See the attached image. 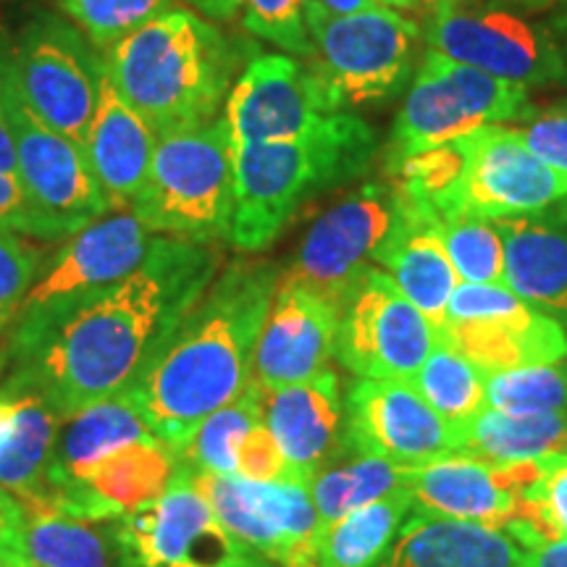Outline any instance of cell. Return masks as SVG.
<instances>
[{
    "mask_svg": "<svg viewBox=\"0 0 567 567\" xmlns=\"http://www.w3.org/2000/svg\"><path fill=\"white\" fill-rule=\"evenodd\" d=\"M27 517L32 567H111L109 544L92 528V523L30 509Z\"/></svg>",
    "mask_w": 567,
    "mask_h": 567,
    "instance_id": "cell-35",
    "label": "cell"
},
{
    "mask_svg": "<svg viewBox=\"0 0 567 567\" xmlns=\"http://www.w3.org/2000/svg\"><path fill=\"white\" fill-rule=\"evenodd\" d=\"M408 205L410 195L394 179L365 182L316 218L284 274L329 300L339 313L358 281L379 268V255Z\"/></svg>",
    "mask_w": 567,
    "mask_h": 567,
    "instance_id": "cell-13",
    "label": "cell"
},
{
    "mask_svg": "<svg viewBox=\"0 0 567 567\" xmlns=\"http://www.w3.org/2000/svg\"><path fill=\"white\" fill-rule=\"evenodd\" d=\"M452 431L455 452L492 465H526L567 452V415H515L486 405Z\"/></svg>",
    "mask_w": 567,
    "mask_h": 567,
    "instance_id": "cell-30",
    "label": "cell"
},
{
    "mask_svg": "<svg viewBox=\"0 0 567 567\" xmlns=\"http://www.w3.org/2000/svg\"><path fill=\"white\" fill-rule=\"evenodd\" d=\"M557 111H565V113H567V97H565V101H563V103H559V105H557Z\"/></svg>",
    "mask_w": 567,
    "mask_h": 567,
    "instance_id": "cell-55",
    "label": "cell"
},
{
    "mask_svg": "<svg viewBox=\"0 0 567 567\" xmlns=\"http://www.w3.org/2000/svg\"><path fill=\"white\" fill-rule=\"evenodd\" d=\"M442 243L457 279L467 284H505V243L494 221L450 218Z\"/></svg>",
    "mask_w": 567,
    "mask_h": 567,
    "instance_id": "cell-38",
    "label": "cell"
},
{
    "mask_svg": "<svg viewBox=\"0 0 567 567\" xmlns=\"http://www.w3.org/2000/svg\"><path fill=\"white\" fill-rule=\"evenodd\" d=\"M450 3H457V0H417V9H442V6H450Z\"/></svg>",
    "mask_w": 567,
    "mask_h": 567,
    "instance_id": "cell-52",
    "label": "cell"
},
{
    "mask_svg": "<svg viewBox=\"0 0 567 567\" xmlns=\"http://www.w3.org/2000/svg\"><path fill=\"white\" fill-rule=\"evenodd\" d=\"M24 208V193L13 174H0V229H13L21 218Z\"/></svg>",
    "mask_w": 567,
    "mask_h": 567,
    "instance_id": "cell-46",
    "label": "cell"
},
{
    "mask_svg": "<svg viewBox=\"0 0 567 567\" xmlns=\"http://www.w3.org/2000/svg\"><path fill=\"white\" fill-rule=\"evenodd\" d=\"M530 471L534 463L492 465L452 452L410 467L408 488L413 494V513L507 528L520 523L523 488Z\"/></svg>",
    "mask_w": 567,
    "mask_h": 567,
    "instance_id": "cell-20",
    "label": "cell"
},
{
    "mask_svg": "<svg viewBox=\"0 0 567 567\" xmlns=\"http://www.w3.org/2000/svg\"><path fill=\"white\" fill-rule=\"evenodd\" d=\"M27 520L24 505L0 486V567H32Z\"/></svg>",
    "mask_w": 567,
    "mask_h": 567,
    "instance_id": "cell-44",
    "label": "cell"
},
{
    "mask_svg": "<svg viewBox=\"0 0 567 567\" xmlns=\"http://www.w3.org/2000/svg\"><path fill=\"white\" fill-rule=\"evenodd\" d=\"M130 210L158 237L229 243L234 140L224 113L195 130L158 137L151 172Z\"/></svg>",
    "mask_w": 567,
    "mask_h": 567,
    "instance_id": "cell-7",
    "label": "cell"
},
{
    "mask_svg": "<svg viewBox=\"0 0 567 567\" xmlns=\"http://www.w3.org/2000/svg\"><path fill=\"white\" fill-rule=\"evenodd\" d=\"M176 455L161 442L124 446L97 467L84 484L55 494L40 513H55L84 523H109L166 492Z\"/></svg>",
    "mask_w": 567,
    "mask_h": 567,
    "instance_id": "cell-26",
    "label": "cell"
},
{
    "mask_svg": "<svg viewBox=\"0 0 567 567\" xmlns=\"http://www.w3.org/2000/svg\"><path fill=\"white\" fill-rule=\"evenodd\" d=\"M155 237L158 234L147 229L132 210H113L66 239L38 274L3 334L0 379L30 358L80 305L132 274L145 260Z\"/></svg>",
    "mask_w": 567,
    "mask_h": 567,
    "instance_id": "cell-6",
    "label": "cell"
},
{
    "mask_svg": "<svg viewBox=\"0 0 567 567\" xmlns=\"http://www.w3.org/2000/svg\"><path fill=\"white\" fill-rule=\"evenodd\" d=\"M410 384L450 425L486 408V373L442 339Z\"/></svg>",
    "mask_w": 567,
    "mask_h": 567,
    "instance_id": "cell-34",
    "label": "cell"
},
{
    "mask_svg": "<svg viewBox=\"0 0 567 567\" xmlns=\"http://www.w3.org/2000/svg\"><path fill=\"white\" fill-rule=\"evenodd\" d=\"M224 268L216 245L155 237L145 260L71 313L0 379L38 392L59 421L132 389Z\"/></svg>",
    "mask_w": 567,
    "mask_h": 567,
    "instance_id": "cell-1",
    "label": "cell"
},
{
    "mask_svg": "<svg viewBox=\"0 0 567 567\" xmlns=\"http://www.w3.org/2000/svg\"><path fill=\"white\" fill-rule=\"evenodd\" d=\"M337 323L334 305L281 274L255 350V384L271 392L326 371L334 358Z\"/></svg>",
    "mask_w": 567,
    "mask_h": 567,
    "instance_id": "cell-21",
    "label": "cell"
},
{
    "mask_svg": "<svg viewBox=\"0 0 567 567\" xmlns=\"http://www.w3.org/2000/svg\"><path fill=\"white\" fill-rule=\"evenodd\" d=\"M439 337L484 373L555 365L567 354L565 326L530 308L507 284L460 281Z\"/></svg>",
    "mask_w": 567,
    "mask_h": 567,
    "instance_id": "cell-14",
    "label": "cell"
},
{
    "mask_svg": "<svg viewBox=\"0 0 567 567\" xmlns=\"http://www.w3.org/2000/svg\"><path fill=\"white\" fill-rule=\"evenodd\" d=\"M517 538L523 542L517 567H567V538H542L536 534Z\"/></svg>",
    "mask_w": 567,
    "mask_h": 567,
    "instance_id": "cell-45",
    "label": "cell"
},
{
    "mask_svg": "<svg viewBox=\"0 0 567 567\" xmlns=\"http://www.w3.org/2000/svg\"><path fill=\"white\" fill-rule=\"evenodd\" d=\"M425 42L429 51L523 90L567 80V59L551 34L502 9L442 6L431 13Z\"/></svg>",
    "mask_w": 567,
    "mask_h": 567,
    "instance_id": "cell-17",
    "label": "cell"
},
{
    "mask_svg": "<svg viewBox=\"0 0 567 567\" xmlns=\"http://www.w3.org/2000/svg\"><path fill=\"white\" fill-rule=\"evenodd\" d=\"M308 0H243L245 30L255 38L274 42L295 59H313L308 21H305Z\"/></svg>",
    "mask_w": 567,
    "mask_h": 567,
    "instance_id": "cell-40",
    "label": "cell"
},
{
    "mask_svg": "<svg viewBox=\"0 0 567 567\" xmlns=\"http://www.w3.org/2000/svg\"><path fill=\"white\" fill-rule=\"evenodd\" d=\"M264 423L279 444L289 473L310 484L342 450L344 394L337 371L326 368L313 379L264 392Z\"/></svg>",
    "mask_w": 567,
    "mask_h": 567,
    "instance_id": "cell-22",
    "label": "cell"
},
{
    "mask_svg": "<svg viewBox=\"0 0 567 567\" xmlns=\"http://www.w3.org/2000/svg\"><path fill=\"white\" fill-rule=\"evenodd\" d=\"M520 551L509 528L413 513L379 567H517Z\"/></svg>",
    "mask_w": 567,
    "mask_h": 567,
    "instance_id": "cell-28",
    "label": "cell"
},
{
    "mask_svg": "<svg viewBox=\"0 0 567 567\" xmlns=\"http://www.w3.org/2000/svg\"><path fill=\"white\" fill-rule=\"evenodd\" d=\"M103 55L55 13H34L21 27L11 53L0 55V74L42 124L84 142L97 97Z\"/></svg>",
    "mask_w": 567,
    "mask_h": 567,
    "instance_id": "cell-12",
    "label": "cell"
},
{
    "mask_svg": "<svg viewBox=\"0 0 567 567\" xmlns=\"http://www.w3.org/2000/svg\"><path fill=\"white\" fill-rule=\"evenodd\" d=\"M0 92L17 151V179L24 193L17 231L59 243L113 213L80 142L42 124L3 74Z\"/></svg>",
    "mask_w": 567,
    "mask_h": 567,
    "instance_id": "cell-8",
    "label": "cell"
},
{
    "mask_svg": "<svg viewBox=\"0 0 567 567\" xmlns=\"http://www.w3.org/2000/svg\"><path fill=\"white\" fill-rule=\"evenodd\" d=\"M59 415L38 392L0 389V486L27 509L45 496Z\"/></svg>",
    "mask_w": 567,
    "mask_h": 567,
    "instance_id": "cell-29",
    "label": "cell"
},
{
    "mask_svg": "<svg viewBox=\"0 0 567 567\" xmlns=\"http://www.w3.org/2000/svg\"><path fill=\"white\" fill-rule=\"evenodd\" d=\"M155 145L158 134L132 109L111 82L109 71L101 66L95 111L82 147L103 195L109 197L111 210H130L137 200L151 172Z\"/></svg>",
    "mask_w": 567,
    "mask_h": 567,
    "instance_id": "cell-23",
    "label": "cell"
},
{
    "mask_svg": "<svg viewBox=\"0 0 567 567\" xmlns=\"http://www.w3.org/2000/svg\"><path fill=\"white\" fill-rule=\"evenodd\" d=\"M507 3H515V6H528V9H544V6L559 3V0H507Z\"/></svg>",
    "mask_w": 567,
    "mask_h": 567,
    "instance_id": "cell-51",
    "label": "cell"
},
{
    "mask_svg": "<svg viewBox=\"0 0 567 567\" xmlns=\"http://www.w3.org/2000/svg\"><path fill=\"white\" fill-rule=\"evenodd\" d=\"M305 21L313 40V59L308 63L339 111L389 101L413 74L421 30L394 9L371 6L337 17L308 0Z\"/></svg>",
    "mask_w": 567,
    "mask_h": 567,
    "instance_id": "cell-9",
    "label": "cell"
},
{
    "mask_svg": "<svg viewBox=\"0 0 567 567\" xmlns=\"http://www.w3.org/2000/svg\"><path fill=\"white\" fill-rule=\"evenodd\" d=\"M331 113L342 111L313 66L281 53H260L247 61L224 103L234 145L305 137Z\"/></svg>",
    "mask_w": 567,
    "mask_h": 567,
    "instance_id": "cell-18",
    "label": "cell"
},
{
    "mask_svg": "<svg viewBox=\"0 0 567 567\" xmlns=\"http://www.w3.org/2000/svg\"><path fill=\"white\" fill-rule=\"evenodd\" d=\"M258 423H264V389L250 381L237 400L197 425L193 439L176 455V465L193 473L231 476L237 473L239 446Z\"/></svg>",
    "mask_w": 567,
    "mask_h": 567,
    "instance_id": "cell-33",
    "label": "cell"
},
{
    "mask_svg": "<svg viewBox=\"0 0 567 567\" xmlns=\"http://www.w3.org/2000/svg\"><path fill=\"white\" fill-rule=\"evenodd\" d=\"M342 450L415 467L455 452V431L410 381L358 379L344 394Z\"/></svg>",
    "mask_w": 567,
    "mask_h": 567,
    "instance_id": "cell-19",
    "label": "cell"
},
{
    "mask_svg": "<svg viewBox=\"0 0 567 567\" xmlns=\"http://www.w3.org/2000/svg\"><path fill=\"white\" fill-rule=\"evenodd\" d=\"M373 3L386 6V9H417V0H373Z\"/></svg>",
    "mask_w": 567,
    "mask_h": 567,
    "instance_id": "cell-50",
    "label": "cell"
},
{
    "mask_svg": "<svg viewBox=\"0 0 567 567\" xmlns=\"http://www.w3.org/2000/svg\"><path fill=\"white\" fill-rule=\"evenodd\" d=\"M184 3L210 21H229L243 11V0H184Z\"/></svg>",
    "mask_w": 567,
    "mask_h": 567,
    "instance_id": "cell-47",
    "label": "cell"
},
{
    "mask_svg": "<svg viewBox=\"0 0 567 567\" xmlns=\"http://www.w3.org/2000/svg\"><path fill=\"white\" fill-rule=\"evenodd\" d=\"M408 481L410 467L405 465L389 463L384 457L339 450L310 478V496H313L318 515V542H321L323 530H329L352 509L400 492V488L408 486Z\"/></svg>",
    "mask_w": 567,
    "mask_h": 567,
    "instance_id": "cell-31",
    "label": "cell"
},
{
    "mask_svg": "<svg viewBox=\"0 0 567 567\" xmlns=\"http://www.w3.org/2000/svg\"><path fill=\"white\" fill-rule=\"evenodd\" d=\"M544 163L567 176V113L551 109L517 130Z\"/></svg>",
    "mask_w": 567,
    "mask_h": 567,
    "instance_id": "cell-43",
    "label": "cell"
},
{
    "mask_svg": "<svg viewBox=\"0 0 567 567\" xmlns=\"http://www.w3.org/2000/svg\"><path fill=\"white\" fill-rule=\"evenodd\" d=\"M559 368H563V373H565V379H567V354L563 360H559Z\"/></svg>",
    "mask_w": 567,
    "mask_h": 567,
    "instance_id": "cell-54",
    "label": "cell"
},
{
    "mask_svg": "<svg viewBox=\"0 0 567 567\" xmlns=\"http://www.w3.org/2000/svg\"><path fill=\"white\" fill-rule=\"evenodd\" d=\"M266 567H274V565H266Z\"/></svg>",
    "mask_w": 567,
    "mask_h": 567,
    "instance_id": "cell-56",
    "label": "cell"
},
{
    "mask_svg": "<svg viewBox=\"0 0 567 567\" xmlns=\"http://www.w3.org/2000/svg\"><path fill=\"white\" fill-rule=\"evenodd\" d=\"M42 250L24 234L0 229V337L9 331L21 302L38 279Z\"/></svg>",
    "mask_w": 567,
    "mask_h": 567,
    "instance_id": "cell-41",
    "label": "cell"
},
{
    "mask_svg": "<svg viewBox=\"0 0 567 567\" xmlns=\"http://www.w3.org/2000/svg\"><path fill=\"white\" fill-rule=\"evenodd\" d=\"M61 9L92 48L105 53L147 21L174 9V0H61Z\"/></svg>",
    "mask_w": 567,
    "mask_h": 567,
    "instance_id": "cell-37",
    "label": "cell"
},
{
    "mask_svg": "<svg viewBox=\"0 0 567 567\" xmlns=\"http://www.w3.org/2000/svg\"><path fill=\"white\" fill-rule=\"evenodd\" d=\"M413 515L410 488L352 509L323 530L316 551V567H379Z\"/></svg>",
    "mask_w": 567,
    "mask_h": 567,
    "instance_id": "cell-32",
    "label": "cell"
},
{
    "mask_svg": "<svg viewBox=\"0 0 567 567\" xmlns=\"http://www.w3.org/2000/svg\"><path fill=\"white\" fill-rule=\"evenodd\" d=\"M318 6H323L329 13H337V17H344V13H358L363 9H371V6H379L373 3V0H316Z\"/></svg>",
    "mask_w": 567,
    "mask_h": 567,
    "instance_id": "cell-49",
    "label": "cell"
},
{
    "mask_svg": "<svg viewBox=\"0 0 567 567\" xmlns=\"http://www.w3.org/2000/svg\"><path fill=\"white\" fill-rule=\"evenodd\" d=\"M116 567H266L218 520L193 473L176 465L166 492L109 520Z\"/></svg>",
    "mask_w": 567,
    "mask_h": 567,
    "instance_id": "cell-11",
    "label": "cell"
},
{
    "mask_svg": "<svg viewBox=\"0 0 567 567\" xmlns=\"http://www.w3.org/2000/svg\"><path fill=\"white\" fill-rule=\"evenodd\" d=\"M193 478L218 520L252 555L274 567H316L318 515L308 481L292 473L276 481L237 473H193Z\"/></svg>",
    "mask_w": 567,
    "mask_h": 567,
    "instance_id": "cell-16",
    "label": "cell"
},
{
    "mask_svg": "<svg viewBox=\"0 0 567 567\" xmlns=\"http://www.w3.org/2000/svg\"><path fill=\"white\" fill-rule=\"evenodd\" d=\"M559 30H563V32H565V40H567V17H563V19H559Z\"/></svg>",
    "mask_w": 567,
    "mask_h": 567,
    "instance_id": "cell-53",
    "label": "cell"
},
{
    "mask_svg": "<svg viewBox=\"0 0 567 567\" xmlns=\"http://www.w3.org/2000/svg\"><path fill=\"white\" fill-rule=\"evenodd\" d=\"M505 243V284L567 329V200L494 221Z\"/></svg>",
    "mask_w": 567,
    "mask_h": 567,
    "instance_id": "cell-24",
    "label": "cell"
},
{
    "mask_svg": "<svg viewBox=\"0 0 567 567\" xmlns=\"http://www.w3.org/2000/svg\"><path fill=\"white\" fill-rule=\"evenodd\" d=\"M237 476L250 481H276L289 476V467L266 423H258L247 434L237 455Z\"/></svg>",
    "mask_w": 567,
    "mask_h": 567,
    "instance_id": "cell-42",
    "label": "cell"
},
{
    "mask_svg": "<svg viewBox=\"0 0 567 567\" xmlns=\"http://www.w3.org/2000/svg\"><path fill=\"white\" fill-rule=\"evenodd\" d=\"M386 174L442 221H499L567 200V176L538 158L520 132L502 124L417 153Z\"/></svg>",
    "mask_w": 567,
    "mask_h": 567,
    "instance_id": "cell-5",
    "label": "cell"
},
{
    "mask_svg": "<svg viewBox=\"0 0 567 567\" xmlns=\"http://www.w3.org/2000/svg\"><path fill=\"white\" fill-rule=\"evenodd\" d=\"M142 442H161V439L145 423L130 389L61 421L48 465L45 496L30 513L45 509L55 494L84 484L105 460L122 452L124 446Z\"/></svg>",
    "mask_w": 567,
    "mask_h": 567,
    "instance_id": "cell-25",
    "label": "cell"
},
{
    "mask_svg": "<svg viewBox=\"0 0 567 567\" xmlns=\"http://www.w3.org/2000/svg\"><path fill=\"white\" fill-rule=\"evenodd\" d=\"M103 66L132 109L166 137L218 116L243 53L216 21L174 6L105 51Z\"/></svg>",
    "mask_w": 567,
    "mask_h": 567,
    "instance_id": "cell-3",
    "label": "cell"
},
{
    "mask_svg": "<svg viewBox=\"0 0 567 567\" xmlns=\"http://www.w3.org/2000/svg\"><path fill=\"white\" fill-rule=\"evenodd\" d=\"M379 268L392 276L402 295L442 331L460 279L444 250L442 218L434 210L410 197L405 218L379 255Z\"/></svg>",
    "mask_w": 567,
    "mask_h": 567,
    "instance_id": "cell-27",
    "label": "cell"
},
{
    "mask_svg": "<svg viewBox=\"0 0 567 567\" xmlns=\"http://www.w3.org/2000/svg\"><path fill=\"white\" fill-rule=\"evenodd\" d=\"M0 174L17 176V151H13V137H11L9 116H6L3 92H0Z\"/></svg>",
    "mask_w": 567,
    "mask_h": 567,
    "instance_id": "cell-48",
    "label": "cell"
},
{
    "mask_svg": "<svg viewBox=\"0 0 567 567\" xmlns=\"http://www.w3.org/2000/svg\"><path fill=\"white\" fill-rule=\"evenodd\" d=\"M439 339L392 276L371 268L339 308L334 358L358 379L413 381Z\"/></svg>",
    "mask_w": 567,
    "mask_h": 567,
    "instance_id": "cell-15",
    "label": "cell"
},
{
    "mask_svg": "<svg viewBox=\"0 0 567 567\" xmlns=\"http://www.w3.org/2000/svg\"><path fill=\"white\" fill-rule=\"evenodd\" d=\"M486 405L515 415H567V379L559 363L486 373Z\"/></svg>",
    "mask_w": 567,
    "mask_h": 567,
    "instance_id": "cell-36",
    "label": "cell"
},
{
    "mask_svg": "<svg viewBox=\"0 0 567 567\" xmlns=\"http://www.w3.org/2000/svg\"><path fill=\"white\" fill-rule=\"evenodd\" d=\"M520 523L542 538H567V452L534 463L523 488Z\"/></svg>",
    "mask_w": 567,
    "mask_h": 567,
    "instance_id": "cell-39",
    "label": "cell"
},
{
    "mask_svg": "<svg viewBox=\"0 0 567 567\" xmlns=\"http://www.w3.org/2000/svg\"><path fill=\"white\" fill-rule=\"evenodd\" d=\"M279 279L271 260L226 264L130 389L145 423L174 455L205 417L237 400L252 381L255 350Z\"/></svg>",
    "mask_w": 567,
    "mask_h": 567,
    "instance_id": "cell-2",
    "label": "cell"
},
{
    "mask_svg": "<svg viewBox=\"0 0 567 567\" xmlns=\"http://www.w3.org/2000/svg\"><path fill=\"white\" fill-rule=\"evenodd\" d=\"M534 116L528 92L436 51H425L386 142V172L484 126Z\"/></svg>",
    "mask_w": 567,
    "mask_h": 567,
    "instance_id": "cell-10",
    "label": "cell"
},
{
    "mask_svg": "<svg viewBox=\"0 0 567 567\" xmlns=\"http://www.w3.org/2000/svg\"><path fill=\"white\" fill-rule=\"evenodd\" d=\"M379 153L375 132L352 113H331L318 130L289 142L234 145L229 245L264 252L318 195L360 179Z\"/></svg>",
    "mask_w": 567,
    "mask_h": 567,
    "instance_id": "cell-4",
    "label": "cell"
}]
</instances>
